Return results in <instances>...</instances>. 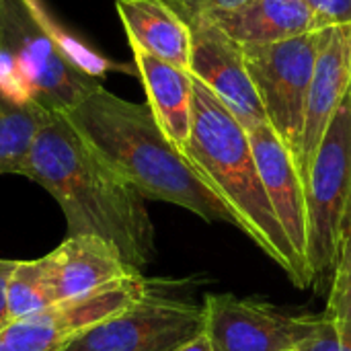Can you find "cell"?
Returning <instances> with one entry per match:
<instances>
[{
	"mask_svg": "<svg viewBox=\"0 0 351 351\" xmlns=\"http://www.w3.org/2000/svg\"><path fill=\"white\" fill-rule=\"evenodd\" d=\"M23 175L60 204L68 237L93 234L107 241L140 274L154 259V226L144 197L101 160L66 115L47 117Z\"/></svg>",
	"mask_w": 351,
	"mask_h": 351,
	"instance_id": "6da1fadb",
	"label": "cell"
},
{
	"mask_svg": "<svg viewBox=\"0 0 351 351\" xmlns=\"http://www.w3.org/2000/svg\"><path fill=\"white\" fill-rule=\"evenodd\" d=\"M64 115L101 160L144 199L175 204L206 222L239 228L230 208L165 136L148 103H132L99 86Z\"/></svg>",
	"mask_w": 351,
	"mask_h": 351,
	"instance_id": "7a4b0ae2",
	"label": "cell"
},
{
	"mask_svg": "<svg viewBox=\"0 0 351 351\" xmlns=\"http://www.w3.org/2000/svg\"><path fill=\"white\" fill-rule=\"evenodd\" d=\"M183 154L208 187L230 208L243 230L300 290L313 284L304 259L288 241L265 193L249 132L228 107L193 78V121Z\"/></svg>",
	"mask_w": 351,
	"mask_h": 351,
	"instance_id": "3957f363",
	"label": "cell"
},
{
	"mask_svg": "<svg viewBox=\"0 0 351 351\" xmlns=\"http://www.w3.org/2000/svg\"><path fill=\"white\" fill-rule=\"evenodd\" d=\"M113 62L60 27L43 0H0V93L68 113L103 86Z\"/></svg>",
	"mask_w": 351,
	"mask_h": 351,
	"instance_id": "277c9868",
	"label": "cell"
},
{
	"mask_svg": "<svg viewBox=\"0 0 351 351\" xmlns=\"http://www.w3.org/2000/svg\"><path fill=\"white\" fill-rule=\"evenodd\" d=\"M306 263L313 280L333 274L351 224V93L335 111L306 187Z\"/></svg>",
	"mask_w": 351,
	"mask_h": 351,
	"instance_id": "5b68a950",
	"label": "cell"
},
{
	"mask_svg": "<svg viewBox=\"0 0 351 351\" xmlns=\"http://www.w3.org/2000/svg\"><path fill=\"white\" fill-rule=\"evenodd\" d=\"M323 39L325 31H311L278 43L243 45L245 66L267 123L288 146L294 160L300 154L304 111Z\"/></svg>",
	"mask_w": 351,
	"mask_h": 351,
	"instance_id": "8992f818",
	"label": "cell"
},
{
	"mask_svg": "<svg viewBox=\"0 0 351 351\" xmlns=\"http://www.w3.org/2000/svg\"><path fill=\"white\" fill-rule=\"evenodd\" d=\"M204 306L152 288L125 311L72 337L60 351H175L204 333Z\"/></svg>",
	"mask_w": 351,
	"mask_h": 351,
	"instance_id": "52a82bcc",
	"label": "cell"
},
{
	"mask_svg": "<svg viewBox=\"0 0 351 351\" xmlns=\"http://www.w3.org/2000/svg\"><path fill=\"white\" fill-rule=\"evenodd\" d=\"M187 25L191 39L189 72L204 82L251 132L265 123L263 105L249 78L243 45L226 35L220 25L191 0H165Z\"/></svg>",
	"mask_w": 351,
	"mask_h": 351,
	"instance_id": "ba28073f",
	"label": "cell"
},
{
	"mask_svg": "<svg viewBox=\"0 0 351 351\" xmlns=\"http://www.w3.org/2000/svg\"><path fill=\"white\" fill-rule=\"evenodd\" d=\"M202 306L204 333L216 351H298L325 325V317L290 315L232 294H208Z\"/></svg>",
	"mask_w": 351,
	"mask_h": 351,
	"instance_id": "9c48e42d",
	"label": "cell"
},
{
	"mask_svg": "<svg viewBox=\"0 0 351 351\" xmlns=\"http://www.w3.org/2000/svg\"><path fill=\"white\" fill-rule=\"evenodd\" d=\"M150 288V282L136 274L14 321L0 337L14 351H60L78 333L144 298Z\"/></svg>",
	"mask_w": 351,
	"mask_h": 351,
	"instance_id": "30bf717a",
	"label": "cell"
},
{
	"mask_svg": "<svg viewBox=\"0 0 351 351\" xmlns=\"http://www.w3.org/2000/svg\"><path fill=\"white\" fill-rule=\"evenodd\" d=\"M351 93V23L325 29L323 47L319 51L313 82L308 90L304 128L300 140V154L296 160L302 185L306 187L315 156L325 138V132Z\"/></svg>",
	"mask_w": 351,
	"mask_h": 351,
	"instance_id": "8fae6325",
	"label": "cell"
},
{
	"mask_svg": "<svg viewBox=\"0 0 351 351\" xmlns=\"http://www.w3.org/2000/svg\"><path fill=\"white\" fill-rule=\"evenodd\" d=\"M249 140L271 208L294 251L306 263V195L296 160L267 121L253 128Z\"/></svg>",
	"mask_w": 351,
	"mask_h": 351,
	"instance_id": "7c38bea8",
	"label": "cell"
},
{
	"mask_svg": "<svg viewBox=\"0 0 351 351\" xmlns=\"http://www.w3.org/2000/svg\"><path fill=\"white\" fill-rule=\"evenodd\" d=\"M56 302L88 294L111 282L136 276L119 251L93 234L66 237V241L45 257Z\"/></svg>",
	"mask_w": 351,
	"mask_h": 351,
	"instance_id": "4fadbf2b",
	"label": "cell"
},
{
	"mask_svg": "<svg viewBox=\"0 0 351 351\" xmlns=\"http://www.w3.org/2000/svg\"><path fill=\"white\" fill-rule=\"evenodd\" d=\"M136 70L142 78L148 107L165 136L183 152L193 121V76L138 45H130Z\"/></svg>",
	"mask_w": 351,
	"mask_h": 351,
	"instance_id": "5bb4252c",
	"label": "cell"
},
{
	"mask_svg": "<svg viewBox=\"0 0 351 351\" xmlns=\"http://www.w3.org/2000/svg\"><path fill=\"white\" fill-rule=\"evenodd\" d=\"M210 16L239 45H267L315 31L313 12L304 0H251Z\"/></svg>",
	"mask_w": 351,
	"mask_h": 351,
	"instance_id": "9a60e30c",
	"label": "cell"
},
{
	"mask_svg": "<svg viewBox=\"0 0 351 351\" xmlns=\"http://www.w3.org/2000/svg\"><path fill=\"white\" fill-rule=\"evenodd\" d=\"M115 8L130 45L189 72V29L165 0H117Z\"/></svg>",
	"mask_w": 351,
	"mask_h": 351,
	"instance_id": "2e32d148",
	"label": "cell"
},
{
	"mask_svg": "<svg viewBox=\"0 0 351 351\" xmlns=\"http://www.w3.org/2000/svg\"><path fill=\"white\" fill-rule=\"evenodd\" d=\"M49 115L0 93V175H23L31 146Z\"/></svg>",
	"mask_w": 351,
	"mask_h": 351,
	"instance_id": "e0dca14e",
	"label": "cell"
},
{
	"mask_svg": "<svg viewBox=\"0 0 351 351\" xmlns=\"http://www.w3.org/2000/svg\"><path fill=\"white\" fill-rule=\"evenodd\" d=\"M56 304L45 259L16 261L8 280V317L10 323L41 313Z\"/></svg>",
	"mask_w": 351,
	"mask_h": 351,
	"instance_id": "ac0fdd59",
	"label": "cell"
},
{
	"mask_svg": "<svg viewBox=\"0 0 351 351\" xmlns=\"http://www.w3.org/2000/svg\"><path fill=\"white\" fill-rule=\"evenodd\" d=\"M327 317L333 323L339 346L351 350V271H335Z\"/></svg>",
	"mask_w": 351,
	"mask_h": 351,
	"instance_id": "d6986e66",
	"label": "cell"
},
{
	"mask_svg": "<svg viewBox=\"0 0 351 351\" xmlns=\"http://www.w3.org/2000/svg\"><path fill=\"white\" fill-rule=\"evenodd\" d=\"M313 12L315 31L351 23V0H304Z\"/></svg>",
	"mask_w": 351,
	"mask_h": 351,
	"instance_id": "ffe728a7",
	"label": "cell"
},
{
	"mask_svg": "<svg viewBox=\"0 0 351 351\" xmlns=\"http://www.w3.org/2000/svg\"><path fill=\"white\" fill-rule=\"evenodd\" d=\"M298 351H351V350H346V348H341V346H339V339H337V335H335L333 323H331V319L325 315V325H323L321 333H319L313 341H308L304 348H300Z\"/></svg>",
	"mask_w": 351,
	"mask_h": 351,
	"instance_id": "44dd1931",
	"label": "cell"
},
{
	"mask_svg": "<svg viewBox=\"0 0 351 351\" xmlns=\"http://www.w3.org/2000/svg\"><path fill=\"white\" fill-rule=\"evenodd\" d=\"M16 261L0 259V333L10 325L8 317V280L14 269Z\"/></svg>",
	"mask_w": 351,
	"mask_h": 351,
	"instance_id": "7402d4cb",
	"label": "cell"
},
{
	"mask_svg": "<svg viewBox=\"0 0 351 351\" xmlns=\"http://www.w3.org/2000/svg\"><path fill=\"white\" fill-rule=\"evenodd\" d=\"M191 2H195L202 10L214 14V12L234 10V8H239V6H243V4H247L251 0H191Z\"/></svg>",
	"mask_w": 351,
	"mask_h": 351,
	"instance_id": "603a6c76",
	"label": "cell"
},
{
	"mask_svg": "<svg viewBox=\"0 0 351 351\" xmlns=\"http://www.w3.org/2000/svg\"><path fill=\"white\" fill-rule=\"evenodd\" d=\"M175 351H216L214 343L210 341V337L206 333H199L197 337L189 339L187 343H183L181 348H177Z\"/></svg>",
	"mask_w": 351,
	"mask_h": 351,
	"instance_id": "cb8c5ba5",
	"label": "cell"
},
{
	"mask_svg": "<svg viewBox=\"0 0 351 351\" xmlns=\"http://www.w3.org/2000/svg\"><path fill=\"white\" fill-rule=\"evenodd\" d=\"M343 243L348 245L351 249V224H350V230H348V234H346V239H343Z\"/></svg>",
	"mask_w": 351,
	"mask_h": 351,
	"instance_id": "d4e9b609",
	"label": "cell"
},
{
	"mask_svg": "<svg viewBox=\"0 0 351 351\" xmlns=\"http://www.w3.org/2000/svg\"><path fill=\"white\" fill-rule=\"evenodd\" d=\"M0 351H14V350H10V348L2 341V337H0Z\"/></svg>",
	"mask_w": 351,
	"mask_h": 351,
	"instance_id": "484cf974",
	"label": "cell"
}]
</instances>
